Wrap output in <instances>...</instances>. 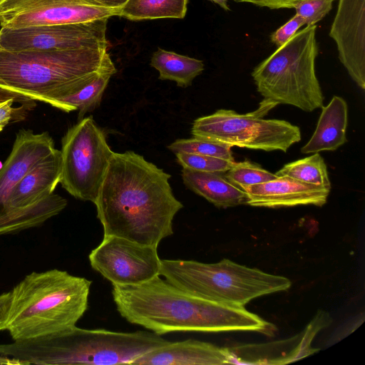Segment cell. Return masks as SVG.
Wrapping results in <instances>:
<instances>
[{"label":"cell","mask_w":365,"mask_h":365,"mask_svg":"<svg viewBox=\"0 0 365 365\" xmlns=\"http://www.w3.org/2000/svg\"><path fill=\"white\" fill-rule=\"evenodd\" d=\"M229 348L195 339L172 342L137 358L136 365H220L230 364Z\"/></svg>","instance_id":"cell-16"},{"label":"cell","mask_w":365,"mask_h":365,"mask_svg":"<svg viewBox=\"0 0 365 365\" xmlns=\"http://www.w3.org/2000/svg\"><path fill=\"white\" fill-rule=\"evenodd\" d=\"M210 1H212L215 2V4H218L221 8H222L225 11L230 10V7L227 4V1L229 0H210Z\"/></svg>","instance_id":"cell-35"},{"label":"cell","mask_w":365,"mask_h":365,"mask_svg":"<svg viewBox=\"0 0 365 365\" xmlns=\"http://www.w3.org/2000/svg\"><path fill=\"white\" fill-rule=\"evenodd\" d=\"M191 134L230 147L284 153L301 140L299 128L288 121L263 119L254 112L238 114L226 109L195 119Z\"/></svg>","instance_id":"cell-9"},{"label":"cell","mask_w":365,"mask_h":365,"mask_svg":"<svg viewBox=\"0 0 365 365\" xmlns=\"http://www.w3.org/2000/svg\"><path fill=\"white\" fill-rule=\"evenodd\" d=\"M91 282L57 269L27 274L10 291L2 331L15 341L76 326L88 309Z\"/></svg>","instance_id":"cell-3"},{"label":"cell","mask_w":365,"mask_h":365,"mask_svg":"<svg viewBox=\"0 0 365 365\" xmlns=\"http://www.w3.org/2000/svg\"><path fill=\"white\" fill-rule=\"evenodd\" d=\"M150 66L159 72V79L175 81L186 88L204 70L202 61L158 48L150 59Z\"/></svg>","instance_id":"cell-19"},{"label":"cell","mask_w":365,"mask_h":365,"mask_svg":"<svg viewBox=\"0 0 365 365\" xmlns=\"http://www.w3.org/2000/svg\"><path fill=\"white\" fill-rule=\"evenodd\" d=\"M10 299V292H4L0 295V331H2V325L4 314Z\"/></svg>","instance_id":"cell-32"},{"label":"cell","mask_w":365,"mask_h":365,"mask_svg":"<svg viewBox=\"0 0 365 365\" xmlns=\"http://www.w3.org/2000/svg\"><path fill=\"white\" fill-rule=\"evenodd\" d=\"M112 73H104L76 93L58 99L59 109L69 113L78 110V120L96 109L101 103Z\"/></svg>","instance_id":"cell-21"},{"label":"cell","mask_w":365,"mask_h":365,"mask_svg":"<svg viewBox=\"0 0 365 365\" xmlns=\"http://www.w3.org/2000/svg\"><path fill=\"white\" fill-rule=\"evenodd\" d=\"M9 98H14L21 106L26 108L28 110L33 108L36 106V101L29 98L19 95L15 92L5 90L0 88V102L6 101Z\"/></svg>","instance_id":"cell-31"},{"label":"cell","mask_w":365,"mask_h":365,"mask_svg":"<svg viewBox=\"0 0 365 365\" xmlns=\"http://www.w3.org/2000/svg\"><path fill=\"white\" fill-rule=\"evenodd\" d=\"M4 0H0V4Z\"/></svg>","instance_id":"cell-37"},{"label":"cell","mask_w":365,"mask_h":365,"mask_svg":"<svg viewBox=\"0 0 365 365\" xmlns=\"http://www.w3.org/2000/svg\"><path fill=\"white\" fill-rule=\"evenodd\" d=\"M88 259L93 269L112 284H139L160 275L158 247L117 236H104Z\"/></svg>","instance_id":"cell-11"},{"label":"cell","mask_w":365,"mask_h":365,"mask_svg":"<svg viewBox=\"0 0 365 365\" xmlns=\"http://www.w3.org/2000/svg\"><path fill=\"white\" fill-rule=\"evenodd\" d=\"M331 319L327 313L319 311L313 320L309 324L299 337L298 345L293 349L289 354L278 359L275 364H284L299 360L309 356L319 349L311 347L312 339L317 333L322 329L326 327L331 322Z\"/></svg>","instance_id":"cell-25"},{"label":"cell","mask_w":365,"mask_h":365,"mask_svg":"<svg viewBox=\"0 0 365 365\" xmlns=\"http://www.w3.org/2000/svg\"><path fill=\"white\" fill-rule=\"evenodd\" d=\"M247 195L246 204L255 207H282L312 205L322 206L330 189L299 181L288 176L277 178L242 189Z\"/></svg>","instance_id":"cell-15"},{"label":"cell","mask_w":365,"mask_h":365,"mask_svg":"<svg viewBox=\"0 0 365 365\" xmlns=\"http://www.w3.org/2000/svg\"><path fill=\"white\" fill-rule=\"evenodd\" d=\"M159 276L139 284H113L117 310L130 323L160 336L177 331H248L271 336L277 330L244 307L197 297Z\"/></svg>","instance_id":"cell-2"},{"label":"cell","mask_w":365,"mask_h":365,"mask_svg":"<svg viewBox=\"0 0 365 365\" xmlns=\"http://www.w3.org/2000/svg\"><path fill=\"white\" fill-rule=\"evenodd\" d=\"M170 178L139 154L113 152L94 202L104 236L158 247L173 235V220L183 205Z\"/></svg>","instance_id":"cell-1"},{"label":"cell","mask_w":365,"mask_h":365,"mask_svg":"<svg viewBox=\"0 0 365 365\" xmlns=\"http://www.w3.org/2000/svg\"><path fill=\"white\" fill-rule=\"evenodd\" d=\"M160 275L180 289L211 302L244 307L252 299L288 289L283 276L241 265L227 259L216 263L160 259Z\"/></svg>","instance_id":"cell-6"},{"label":"cell","mask_w":365,"mask_h":365,"mask_svg":"<svg viewBox=\"0 0 365 365\" xmlns=\"http://www.w3.org/2000/svg\"><path fill=\"white\" fill-rule=\"evenodd\" d=\"M59 183L75 198L95 202L113 151L92 116L68 129L61 140Z\"/></svg>","instance_id":"cell-8"},{"label":"cell","mask_w":365,"mask_h":365,"mask_svg":"<svg viewBox=\"0 0 365 365\" xmlns=\"http://www.w3.org/2000/svg\"><path fill=\"white\" fill-rule=\"evenodd\" d=\"M170 341L148 331H113L73 326L61 331L10 344H0V355L21 365L131 364Z\"/></svg>","instance_id":"cell-4"},{"label":"cell","mask_w":365,"mask_h":365,"mask_svg":"<svg viewBox=\"0 0 365 365\" xmlns=\"http://www.w3.org/2000/svg\"><path fill=\"white\" fill-rule=\"evenodd\" d=\"M175 155L183 168L200 172L224 173L235 163L221 158L187 153H178Z\"/></svg>","instance_id":"cell-26"},{"label":"cell","mask_w":365,"mask_h":365,"mask_svg":"<svg viewBox=\"0 0 365 365\" xmlns=\"http://www.w3.org/2000/svg\"><path fill=\"white\" fill-rule=\"evenodd\" d=\"M340 62L351 79L365 89V0H339L329 31Z\"/></svg>","instance_id":"cell-13"},{"label":"cell","mask_w":365,"mask_h":365,"mask_svg":"<svg viewBox=\"0 0 365 365\" xmlns=\"http://www.w3.org/2000/svg\"><path fill=\"white\" fill-rule=\"evenodd\" d=\"M107 50H0V77L18 93L59 109L58 99L76 93L102 73H116Z\"/></svg>","instance_id":"cell-5"},{"label":"cell","mask_w":365,"mask_h":365,"mask_svg":"<svg viewBox=\"0 0 365 365\" xmlns=\"http://www.w3.org/2000/svg\"><path fill=\"white\" fill-rule=\"evenodd\" d=\"M224 174L228 182L240 189L245 186L268 182L278 177L248 160L235 162Z\"/></svg>","instance_id":"cell-23"},{"label":"cell","mask_w":365,"mask_h":365,"mask_svg":"<svg viewBox=\"0 0 365 365\" xmlns=\"http://www.w3.org/2000/svg\"><path fill=\"white\" fill-rule=\"evenodd\" d=\"M108 18L90 21L0 29V50L6 51H66L105 48Z\"/></svg>","instance_id":"cell-10"},{"label":"cell","mask_w":365,"mask_h":365,"mask_svg":"<svg viewBox=\"0 0 365 365\" xmlns=\"http://www.w3.org/2000/svg\"><path fill=\"white\" fill-rule=\"evenodd\" d=\"M303 25H304V20L299 16L295 14L287 23L271 34V41L275 44L277 48L282 46L289 41Z\"/></svg>","instance_id":"cell-28"},{"label":"cell","mask_w":365,"mask_h":365,"mask_svg":"<svg viewBox=\"0 0 365 365\" xmlns=\"http://www.w3.org/2000/svg\"><path fill=\"white\" fill-rule=\"evenodd\" d=\"M336 0H300L293 8L296 14L299 16L307 26L316 25L332 9Z\"/></svg>","instance_id":"cell-27"},{"label":"cell","mask_w":365,"mask_h":365,"mask_svg":"<svg viewBox=\"0 0 365 365\" xmlns=\"http://www.w3.org/2000/svg\"><path fill=\"white\" fill-rule=\"evenodd\" d=\"M183 168L182 178L185 185L217 207H230L246 203L244 190L235 186L222 175Z\"/></svg>","instance_id":"cell-18"},{"label":"cell","mask_w":365,"mask_h":365,"mask_svg":"<svg viewBox=\"0 0 365 365\" xmlns=\"http://www.w3.org/2000/svg\"><path fill=\"white\" fill-rule=\"evenodd\" d=\"M16 103L14 98H9L0 102V132L11 121H19L24 119V113L28 111L22 106L14 107Z\"/></svg>","instance_id":"cell-29"},{"label":"cell","mask_w":365,"mask_h":365,"mask_svg":"<svg viewBox=\"0 0 365 365\" xmlns=\"http://www.w3.org/2000/svg\"><path fill=\"white\" fill-rule=\"evenodd\" d=\"M103 7L121 9L128 0H92Z\"/></svg>","instance_id":"cell-33"},{"label":"cell","mask_w":365,"mask_h":365,"mask_svg":"<svg viewBox=\"0 0 365 365\" xmlns=\"http://www.w3.org/2000/svg\"><path fill=\"white\" fill-rule=\"evenodd\" d=\"M120 11L92 0H4L0 4V26L20 29L81 23L118 16Z\"/></svg>","instance_id":"cell-12"},{"label":"cell","mask_w":365,"mask_h":365,"mask_svg":"<svg viewBox=\"0 0 365 365\" xmlns=\"http://www.w3.org/2000/svg\"><path fill=\"white\" fill-rule=\"evenodd\" d=\"M175 154L187 153L210 155L235 161L231 147L217 142L192 137L178 139L168 146Z\"/></svg>","instance_id":"cell-24"},{"label":"cell","mask_w":365,"mask_h":365,"mask_svg":"<svg viewBox=\"0 0 365 365\" xmlns=\"http://www.w3.org/2000/svg\"><path fill=\"white\" fill-rule=\"evenodd\" d=\"M56 150L48 132L19 130L11 151L0 168V218L6 212L8 199L14 187L31 168Z\"/></svg>","instance_id":"cell-14"},{"label":"cell","mask_w":365,"mask_h":365,"mask_svg":"<svg viewBox=\"0 0 365 365\" xmlns=\"http://www.w3.org/2000/svg\"><path fill=\"white\" fill-rule=\"evenodd\" d=\"M322 108L315 131L301 148L304 154L334 151L347 141L348 107L345 100L334 96L329 103Z\"/></svg>","instance_id":"cell-17"},{"label":"cell","mask_w":365,"mask_h":365,"mask_svg":"<svg viewBox=\"0 0 365 365\" xmlns=\"http://www.w3.org/2000/svg\"><path fill=\"white\" fill-rule=\"evenodd\" d=\"M0 88H3V89H5V90H8V91H13V92H15L16 93H18L17 92H16L15 91H14L12 88H11L0 77ZM19 94V93H18ZM21 95V94H19ZM22 96V95H21ZM28 98V97H27Z\"/></svg>","instance_id":"cell-36"},{"label":"cell","mask_w":365,"mask_h":365,"mask_svg":"<svg viewBox=\"0 0 365 365\" xmlns=\"http://www.w3.org/2000/svg\"><path fill=\"white\" fill-rule=\"evenodd\" d=\"M317 26H306L257 65L252 76L264 100L306 112L324 106L315 72Z\"/></svg>","instance_id":"cell-7"},{"label":"cell","mask_w":365,"mask_h":365,"mask_svg":"<svg viewBox=\"0 0 365 365\" xmlns=\"http://www.w3.org/2000/svg\"><path fill=\"white\" fill-rule=\"evenodd\" d=\"M331 190L327 165L319 153L284 165L275 173Z\"/></svg>","instance_id":"cell-22"},{"label":"cell","mask_w":365,"mask_h":365,"mask_svg":"<svg viewBox=\"0 0 365 365\" xmlns=\"http://www.w3.org/2000/svg\"><path fill=\"white\" fill-rule=\"evenodd\" d=\"M187 0H128L118 16L131 21L156 19H183Z\"/></svg>","instance_id":"cell-20"},{"label":"cell","mask_w":365,"mask_h":365,"mask_svg":"<svg viewBox=\"0 0 365 365\" xmlns=\"http://www.w3.org/2000/svg\"><path fill=\"white\" fill-rule=\"evenodd\" d=\"M236 2H247L257 6L270 9H291L300 0H233Z\"/></svg>","instance_id":"cell-30"},{"label":"cell","mask_w":365,"mask_h":365,"mask_svg":"<svg viewBox=\"0 0 365 365\" xmlns=\"http://www.w3.org/2000/svg\"><path fill=\"white\" fill-rule=\"evenodd\" d=\"M0 365H20V363L11 357L0 355Z\"/></svg>","instance_id":"cell-34"}]
</instances>
